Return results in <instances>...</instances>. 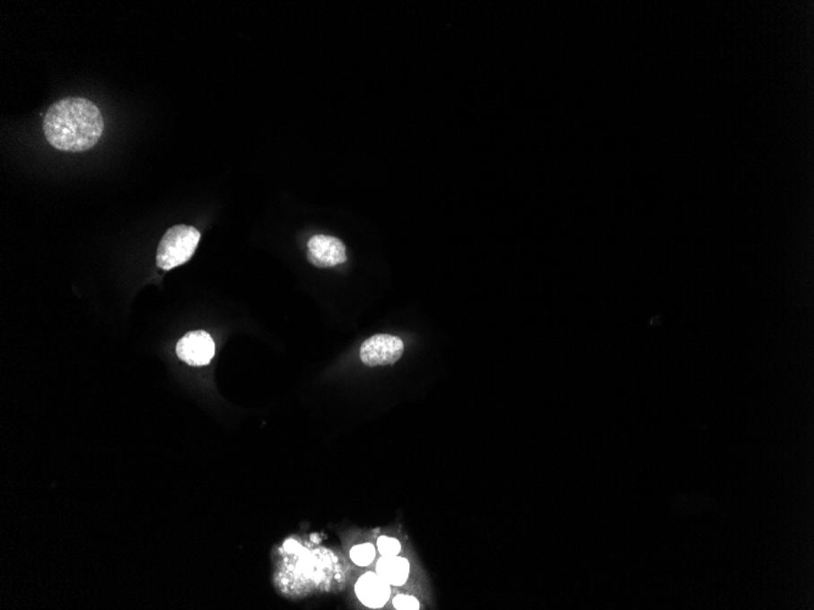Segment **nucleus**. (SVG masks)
<instances>
[{"instance_id": "1", "label": "nucleus", "mask_w": 814, "mask_h": 610, "mask_svg": "<svg viewBox=\"0 0 814 610\" xmlns=\"http://www.w3.org/2000/svg\"><path fill=\"white\" fill-rule=\"evenodd\" d=\"M43 131L48 143L61 152H87L103 135V116L86 98L61 99L48 109Z\"/></svg>"}, {"instance_id": "2", "label": "nucleus", "mask_w": 814, "mask_h": 610, "mask_svg": "<svg viewBox=\"0 0 814 610\" xmlns=\"http://www.w3.org/2000/svg\"><path fill=\"white\" fill-rule=\"evenodd\" d=\"M200 238V231L193 227L179 224L170 228L160 240L156 265L163 271H171L186 264L196 252Z\"/></svg>"}, {"instance_id": "3", "label": "nucleus", "mask_w": 814, "mask_h": 610, "mask_svg": "<svg viewBox=\"0 0 814 610\" xmlns=\"http://www.w3.org/2000/svg\"><path fill=\"white\" fill-rule=\"evenodd\" d=\"M404 343L389 334H377L361 345L360 359L369 367L388 366L401 359Z\"/></svg>"}, {"instance_id": "4", "label": "nucleus", "mask_w": 814, "mask_h": 610, "mask_svg": "<svg viewBox=\"0 0 814 610\" xmlns=\"http://www.w3.org/2000/svg\"><path fill=\"white\" fill-rule=\"evenodd\" d=\"M177 356L193 367L207 366L214 356V343L210 334L203 330L187 333L177 343Z\"/></svg>"}, {"instance_id": "5", "label": "nucleus", "mask_w": 814, "mask_h": 610, "mask_svg": "<svg viewBox=\"0 0 814 610\" xmlns=\"http://www.w3.org/2000/svg\"><path fill=\"white\" fill-rule=\"evenodd\" d=\"M346 248L342 240L330 235H315L308 243V260L319 268L335 267L346 261Z\"/></svg>"}, {"instance_id": "6", "label": "nucleus", "mask_w": 814, "mask_h": 610, "mask_svg": "<svg viewBox=\"0 0 814 610\" xmlns=\"http://www.w3.org/2000/svg\"><path fill=\"white\" fill-rule=\"evenodd\" d=\"M389 586L376 572H367L356 582L355 591L357 597L364 606L377 609L386 605L389 599Z\"/></svg>"}, {"instance_id": "7", "label": "nucleus", "mask_w": 814, "mask_h": 610, "mask_svg": "<svg viewBox=\"0 0 814 610\" xmlns=\"http://www.w3.org/2000/svg\"><path fill=\"white\" fill-rule=\"evenodd\" d=\"M377 574L393 586H401L407 581L410 575V564L407 559L398 557H381L377 563Z\"/></svg>"}, {"instance_id": "8", "label": "nucleus", "mask_w": 814, "mask_h": 610, "mask_svg": "<svg viewBox=\"0 0 814 610\" xmlns=\"http://www.w3.org/2000/svg\"><path fill=\"white\" fill-rule=\"evenodd\" d=\"M374 557H376V550L371 544H363L359 546L353 547V550L350 551V558L356 565L360 567H366L372 563Z\"/></svg>"}, {"instance_id": "9", "label": "nucleus", "mask_w": 814, "mask_h": 610, "mask_svg": "<svg viewBox=\"0 0 814 610\" xmlns=\"http://www.w3.org/2000/svg\"><path fill=\"white\" fill-rule=\"evenodd\" d=\"M377 547L383 557H395L401 551L400 542L393 537L381 536L378 538Z\"/></svg>"}, {"instance_id": "10", "label": "nucleus", "mask_w": 814, "mask_h": 610, "mask_svg": "<svg viewBox=\"0 0 814 610\" xmlns=\"http://www.w3.org/2000/svg\"><path fill=\"white\" fill-rule=\"evenodd\" d=\"M394 606L397 609H420V603L412 596L398 595L394 598Z\"/></svg>"}]
</instances>
